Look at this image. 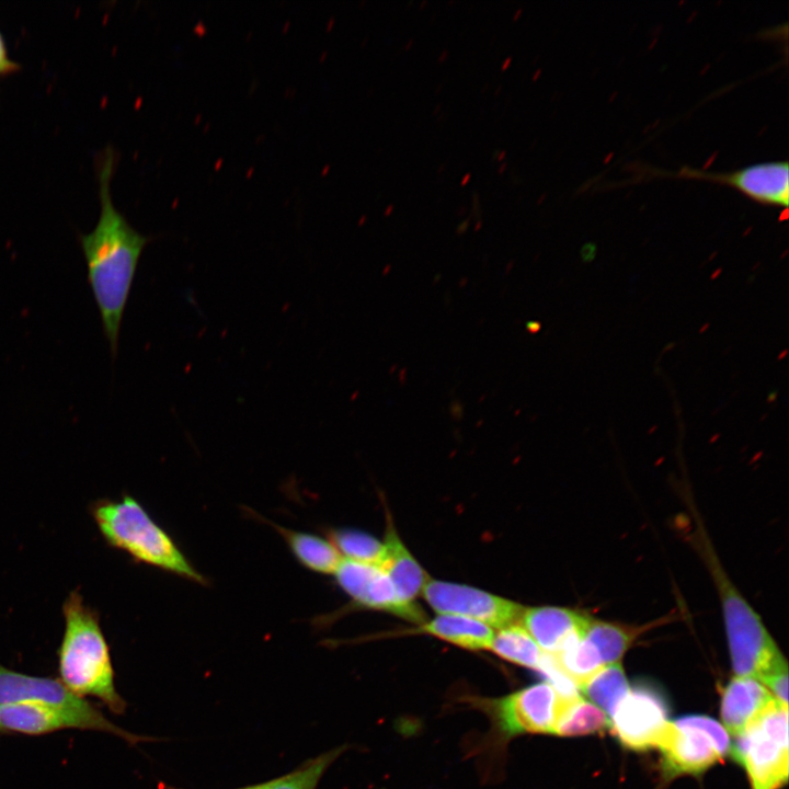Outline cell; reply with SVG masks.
Instances as JSON below:
<instances>
[{
  "label": "cell",
  "instance_id": "obj_1",
  "mask_svg": "<svg viewBox=\"0 0 789 789\" xmlns=\"http://www.w3.org/2000/svg\"><path fill=\"white\" fill-rule=\"evenodd\" d=\"M114 155L107 150L99 168L101 211L92 231L80 235L88 282L98 306L112 356L141 253L150 241L137 231L112 202L110 182Z\"/></svg>",
  "mask_w": 789,
  "mask_h": 789
},
{
  "label": "cell",
  "instance_id": "obj_2",
  "mask_svg": "<svg viewBox=\"0 0 789 789\" xmlns=\"http://www.w3.org/2000/svg\"><path fill=\"white\" fill-rule=\"evenodd\" d=\"M65 630L58 650L59 681L75 694L101 700L123 713L126 702L115 686L110 648L99 615L72 591L62 605Z\"/></svg>",
  "mask_w": 789,
  "mask_h": 789
},
{
  "label": "cell",
  "instance_id": "obj_3",
  "mask_svg": "<svg viewBox=\"0 0 789 789\" xmlns=\"http://www.w3.org/2000/svg\"><path fill=\"white\" fill-rule=\"evenodd\" d=\"M91 514L105 541L144 563L194 583L206 584L201 574L178 547L172 537L132 495L118 500H100Z\"/></svg>",
  "mask_w": 789,
  "mask_h": 789
},
{
  "label": "cell",
  "instance_id": "obj_4",
  "mask_svg": "<svg viewBox=\"0 0 789 789\" xmlns=\"http://www.w3.org/2000/svg\"><path fill=\"white\" fill-rule=\"evenodd\" d=\"M704 553L719 591L735 676L752 677L763 683L774 673L788 668L786 659L759 616L727 578L713 552L708 548Z\"/></svg>",
  "mask_w": 789,
  "mask_h": 789
},
{
  "label": "cell",
  "instance_id": "obj_5",
  "mask_svg": "<svg viewBox=\"0 0 789 789\" xmlns=\"http://www.w3.org/2000/svg\"><path fill=\"white\" fill-rule=\"evenodd\" d=\"M730 753L752 789H779L788 780V706L777 700L743 733Z\"/></svg>",
  "mask_w": 789,
  "mask_h": 789
},
{
  "label": "cell",
  "instance_id": "obj_6",
  "mask_svg": "<svg viewBox=\"0 0 789 789\" xmlns=\"http://www.w3.org/2000/svg\"><path fill=\"white\" fill-rule=\"evenodd\" d=\"M667 778L698 775L730 753L724 727L712 718L690 714L668 722L656 745Z\"/></svg>",
  "mask_w": 789,
  "mask_h": 789
},
{
  "label": "cell",
  "instance_id": "obj_7",
  "mask_svg": "<svg viewBox=\"0 0 789 789\" xmlns=\"http://www.w3.org/2000/svg\"><path fill=\"white\" fill-rule=\"evenodd\" d=\"M13 702L59 707L84 719L92 730L114 734L130 744L148 740L110 721L95 706L71 691L59 679L31 676L0 664V705Z\"/></svg>",
  "mask_w": 789,
  "mask_h": 789
},
{
  "label": "cell",
  "instance_id": "obj_8",
  "mask_svg": "<svg viewBox=\"0 0 789 789\" xmlns=\"http://www.w3.org/2000/svg\"><path fill=\"white\" fill-rule=\"evenodd\" d=\"M422 596L438 614L467 617L501 629L519 622L524 606L511 599L459 583L427 578Z\"/></svg>",
  "mask_w": 789,
  "mask_h": 789
},
{
  "label": "cell",
  "instance_id": "obj_9",
  "mask_svg": "<svg viewBox=\"0 0 789 789\" xmlns=\"http://www.w3.org/2000/svg\"><path fill=\"white\" fill-rule=\"evenodd\" d=\"M668 708L664 696L649 684L630 687L619 702L609 725L620 743L632 751L656 747L665 730Z\"/></svg>",
  "mask_w": 789,
  "mask_h": 789
},
{
  "label": "cell",
  "instance_id": "obj_10",
  "mask_svg": "<svg viewBox=\"0 0 789 789\" xmlns=\"http://www.w3.org/2000/svg\"><path fill=\"white\" fill-rule=\"evenodd\" d=\"M656 173L727 185L767 206L787 208L789 202V164L786 160L757 162L725 172L683 167L673 173Z\"/></svg>",
  "mask_w": 789,
  "mask_h": 789
},
{
  "label": "cell",
  "instance_id": "obj_11",
  "mask_svg": "<svg viewBox=\"0 0 789 789\" xmlns=\"http://www.w3.org/2000/svg\"><path fill=\"white\" fill-rule=\"evenodd\" d=\"M573 700V699H572ZM547 682L533 684L494 701L501 730L508 736L553 733L567 702Z\"/></svg>",
  "mask_w": 789,
  "mask_h": 789
},
{
  "label": "cell",
  "instance_id": "obj_12",
  "mask_svg": "<svg viewBox=\"0 0 789 789\" xmlns=\"http://www.w3.org/2000/svg\"><path fill=\"white\" fill-rule=\"evenodd\" d=\"M334 575L356 606L387 611L420 625L426 621L423 609L402 601L379 567L343 558Z\"/></svg>",
  "mask_w": 789,
  "mask_h": 789
},
{
  "label": "cell",
  "instance_id": "obj_13",
  "mask_svg": "<svg viewBox=\"0 0 789 789\" xmlns=\"http://www.w3.org/2000/svg\"><path fill=\"white\" fill-rule=\"evenodd\" d=\"M587 618L564 607H525L519 624L542 652L557 655L572 638L582 634Z\"/></svg>",
  "mask_w": 789,
  "mask_h": 789
},
{
  "label": "cell",
  "instance_id": "obj_14",
  "mask_svg": "<svg viewBox=\"0 0 789 789\" xmlns=\"http://www.w3.org/2000/svg\"><path fill=\"white\" fill-rule=\"evenodd\" d=\"M776 699L757 679L734 676L721 697V719L733 736L743 733Z\"/></svg>",
  "mask_w": 789,
  "mask_h": 789
},
{
  "label": "cell",
  "instance_id": "obj_15",
  "mask_svg": "<svg viewBox=\"0 0 789 789\" xmlns=\"http://www.w3.org/2000/svg\"><path fill=\"white\" fill-rule=\"evenodd\" d=\"M0 725L3 731L41 735L64 729L92 730L81 717L59 707L36 702L0 705Z\"/></svg>",
  "mask_w": 789,
  "mask_h": 789
},
{
  "label": "cell",
  "instance_id": "obj_16",
  "mask_svg": "<svg viewBox=\"0 0 789 789\" xmlns=\"http://www.w3.org/2000/svg\"><path fill=\"white\" fill-rule=\"evenodd\" d=\"M384 546L385 554L379 568L389 578L399 597L407 603H414L428 575L401 541L390 522Z\"/></svg>",
  "mask_w": 789,
  "mask_h": 789
},
{
  "label": "cell",
  "instance_id": "obj_17",
  "mask_svg": "<svg viewBox=\"0 0 789 789\" xmlns=\"http://www.w3.org/2000/svg\"><path fill=\"white\" fill-rule=\"evenodd\" d=\"M259 517L282 536L296 560L306 569L321 574L335 573L343 557L330 540Z\"/></svg>",
  "mask_w": 789,
  "mask_h": 789
},
{
  "label": "cell",
  "instance_id": "obj_18",
  "mask_svg": "<svg viewBox=\"0 0 789 789\" xmlns=\"http://www.w3.org/2000/svg\"><path fill=\"white\" fill-rule=\"evenodd\" d=\"M418 631L467 650L490 649L494 636V629L483 622L448 614L421 624Z\"/></svg>",
  "mask_w": 789,
  "mask_h": 789
},
{
  "label": "cell",
  "instance_id": "obj_19",
  "mask_svg": "<svg viewBox=\"0 0 789 789\" xmlns=\"http://www.w3.org/2000/svg\"><path fill=\"white\" fill-rule=\"evenodd\" d=\"M639 628L587 618L582 636L597 650L604 665L620 662Z\"/></svg>",
  "mask_w": 789,
  "mask_h": 789
},
{
  "label": "cell",
  "instance_id": "obj_20",
  "mask_svg": "<svg viewBox=\"0 0 789 789\" xmlns=\"http://www.w3.org/2000/svg\"><path fill=\"white\" fill-rule=\"evenodd\" d=\"M629 689L620 662L604 665L580 688L609 718Z\"/></svg>",
  "mask_w": 789,
  "mask_h": 789
},
{
  "label": "cell",
  "instance_id": "obj_21",
  "mask_svg": "<svg viewBox=\"0 0 789 789\" xmlns=\"http://www.w3.org/2000/svg\"><path fill=\"white\" fill-rule=\"evenodd\" d=\"M489 650L508 662L534 670H537L544 654L519 622L494 631Z\"/></svg>",
  "mask_w": 789,
  "mask_h": 789
},
{
  "label": "cell",
  "instance_id": "obj_22",
  "mask_svg": "<svg viewBox=\"0 0 789 789\" xmlns=\"http://www.w3.org/2000/svg\"><path fill=\"white\" fill-rule=\"evenodd\" d=\"M553 656L579 689L604 666L597 650L582 634L572 638Z\"/></svg>",
  "mask_w": 789,
  "mask_h": 789
},
{
  "label": "cell",
  "instance_id": "obj_23",
  "mask_svg": "<svg viewBox=\"0 0 789 789\" xmlns=\"http://www.w3.org/2000/svg\"><path fill=\"white\" fill-rule=\"evenodd\" d=\"M608 724V717L598 707L580 696L565 704L553 734L581 736L598 732Z\"/></svg>",
  "mask_w": 789,
  "mask_h": 789
},
{
  "label": "cell",
  "instance_id": "obj_24",
  "mask_svg": "<svg viewBox=\"0 0 789 789\" xmlns=\"http://www.w3.org/2000/svg\"><path fill=\"white\" fill-rule=\"evenodd\" d=\"M328 536L345 559L376 567H379L384 559V542L364 531L352 528H332L328 531Z\"/></svg>",
  "mask_w": 789,
  "mask_h": 789
},
{
  "label": "cell",
  "instance_id": "obj_25",
  "mask_svg": "<svg viewBox=\"0 0 789 789\" xmlns=\"http://www.w3.org/2000/svg\"><path fill=\"white\" fill-rule=\"evenodd\" d=\"M343 751V747H336L310 758L296 769L266 781V789H316L325 770Z\"/></svg>",
  "mask_w": 789,
  "mask_h": 789
},
{
  "label": "cell",
  "instance_id": "obj_26",
  "mask_svg": "<svg viewBox=\"0 0 789 789\" xmlns=\"http://www.w3.org/2000/svg\"><path fill=\"white\" fill-rule=\"evenodd\" d=\"M18 69L19 64L10 57L4 37L0 32V77L14 72Z\"/></svg>",
  "mask_w": 789,
  "mask_h": 789
},
{
  "label": "cell",
  "instance_id": "obj_27",
  "mask_svg": "<svg viewBox=\"0 0 789 789\" xmlns=\"http://www.w3.org/2000/svg\"><path fill=\"white\" fill-rule=\"evenodd\" d=\"M164 789H182V788L167 786ZM238 789H266V782L251 785V786H247V787H242V788H238Z\"/></svg>",
  "mask_w": 789,
  "mask_h": 789
},
{
  "label": "cell",
  "instance_id": "obj_28",
  "mask_svg": "<svg viewBox=\"0 0 789 789\" xmlns=\"http://www.w3.org/2000/svg\"><path fill=\"white\" fill-rule=\"evenodd\" d=\"M468 225H469V219H466V220L461 221V222L459 224V226L457 227V231H458V232L465 231V230L468 228Z\"/></svg>",
  "mask_w": 789,
  "mask_h": 789
},
{
  "label": "cell",
  "instance_id": "obj_29",
  "mask_svg": "<svg viewBox=\"0 0 789 789\" xmlns=\"http://www.w3.org/2000/svg\"><path fill=\"white\" fill-rule=\"evenodd\" d=\"M511 60H512V57H507V58L504 60V62H503L502 66H501L502 70H504V69L506 68V66L510 65Z\"/></svg>",
  "mask_w": 789,
  "mask_h": 789
},
{
  "label": "cell",
  "instance_id": "obj_30",
  "mask_svg": "<svg viewBox=\"0 0 789 789\" xmlns=\"http://www.w3.org/2000/svg\"><path fill=\"white\" fill-rule=\"evenodd\" d=\"M470 176V173H467L461 180V185H465L469 181Z\"/></svg>",
  "mask_w": 789,
  "mask_h": 789
},
{
  "label": "cell",
  "instance_id": "obj_31",
  "mask_svg": "<svg viewBox=\"0 0 789 789\" xmlns=\"http://www.w3.org/2000/svg\"><path fill=\"white\" fill-rule=\"evenodd\" d=\"M505 155H506V151H505V150L499 151V155H498L496 159H498V160H502Z\"/></svg>",
  "mask_w": 789,
  "mask_h": 789
},
{
  "label": "cell",
  "instance_id": "obj_32",
  "mask_svg": "<svg viewBox=\"0 0 789 789\" xmlns=\"http://www.w3.org/2000/svg\"><path fill=\"white\" fill-rule=\"evenodd\" d=\"M447 55H448V52H447V50H443L442 55L438 57V60H439V61H443L444 58H445Z\"/></svg>",
  "mask_w": 789,
  "mask_h": 789
},
{
  "label": "cell",
  "instance_id": "obj_33",
  "mask_svg": "<svg viewBox=\"0 0 789 789\" xmlns=\"http://www.w3.org/2000/svg\"><path fill=\"white\" fill-rule=\"evenodd\" d=\"M521 11H522V9H521V8H519L518 10H516V11H515V13H514V15H513V19H514V20H516V19H517V16L519 15Z\"/></svg>",
  "mask_w": 789,
  "mask_h": 789
},
{
  "label": "cell",
  "instance_id": "obj_34",
  "mask_svg": "<svg viewBox=\"0 0 789 789\" xmlns=\"http://www.w3.org/2000/svg\"><path fill=\"white\" fill-rule=\"evenodd\" d=\"M411 43H413V38H410V39L407 42V45H405L404 48L408 49V48L411 46Z\"/></svg>",
  "mask_w": 789,
  "mask_h": 789
},
{
  "label": "cell",
  "instance_id": "obj_35",
  "mask_svg": "<svg viewBox=\"0 0 789 789\" xmlns=\"http://www.w3.org/2000/svg\"><path fill=\"white\" fill-rule=\"evenodd\" d=\"M505 167H506V163H503V164L501 165V168L499 169V172H502V171L505 169Z\"/></svg>",
  "mask_w": 789,
  "mask_h": 789
},
{
  "label": "cell",
  "instance_id": "obj_36",
  "mask_svg": "<svg viewBox=\"0 0 789 789\" xmlns=\"http://www.w3.org/2000/svg\"><path fill=\"white\" fill-rule=\"evenodd\" d=\"M392 207H393V205H389V207L387 208V211H385V213H387V214L390 213Z\"/></svg>",
  "mask_w": 789,
  "mask_h": 789
},
{
  "label": "cell",
  "instance_id": "obj_37",
  "mask_svg": "<svg viewBox=\"0 0 789 789\" xmlns=\"http://www.w3.org/2000/svg\"><path fill=\"white\" fill-rule=\"evenodd\" d=\"M2 731H3V730H2V728H1V725H0V732H2Z\"/></svg>",
  "mask_w": 789,
  "mask_h": 789
}]
</instances>
